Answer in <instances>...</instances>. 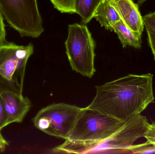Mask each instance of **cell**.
<instances>
[{"label":"cell","instance_id":"4","mask_svg":"<svg viewBox=\"0 0 155 154\" xmlns=\"http://www.w3.org/2000/svg\"><path fill=\"white\" fill-rule=\"evenodd\" d=\"M64 44L72 69L91 78L96 72L95 42L87 26L76 23L69 25Z\"/></svg>","mask_w":155,"mask_h":154},{"label":"cell","instance_id":"8","mask_svg":"<svg viewBox=\"0 0 155 154\" xmlns=\"http://www.w3.org/2000/svg\"><path fill=\"white\" fill-rule=\"evenodd\" d=\"M6 116V126L12 123H21L30 111L31 103L22 94L10 91L0 93Z\"/></svg>","mask_w":155,"mask_h":154},{"label":"cell","instance_id":"2","mask_svg":"<svg viewBox=\"0 0 155 154\" xmlns=\"http://www.w3.org/2000/svg\"><path fill=\"white\" fill-rule=\"evenodd\" d=\"M125 122L87 107L81 108L68 138L53 151L58 153H93Z\"/></svg>","mask_w":155,"mask_h":154},{"label":"cell","instance_id":"17","mask_svg":"<svg viewBox=\"0 0 155 154\" xmlns=\"http://www.w3.org/2000/svg\"><path fill=\"white\" fill-rule=\"evenodd\" d=\"M6 116L4 108L2 101L0 97V135H2L1 131L6 127ZM2 137V136H0Z\"/></svg>","mask_w":155,"mask_h":154},{"label":"cell","instance_id":"11","mask_svg":"<svg viewBox=\"0 0 155 154\" xmlns=\"http://www.w3.org/2000/svg\"><path fill=\"white\" fill-rule=\"evenodd\" d=\"M113 30L117 34L123 48L127 46L140 49L142 47L141 36L129 29L122 20L116 23L113 26Z\"/></svg>","mask_w":155,"mask_h":154},{"label":"cell","instance_id":"10","mask_svg":"<svg viewBox=\"0 0 155 154\" xmlns=\"http://www.w3.org/2000/svg\"><path fill=\"white\" fill-rule=\"evenodd\" d=\"M94 18L99 22L102 27H104L106 30H110L111 31H113L114 24L121 20L110 0H103L95 12Z\"/></svg>","mask_w":155,"mask_h":154},{"label":"cell","instance_id":"12","mask_svg":"<svg viewBox=\"0 0 155 154\" xmlns=\"http://www.w3.org/2000/svg\"><path fill=\"white\" fill-rule=\"evenodd\" d=\"M103 0H74L76 13L80 15L82 24L85 25L94 18L95 12Z\"/></svg>","mask_w":155,"mask_h":154},{"label":"cell","instance_id":"14","mask_svg":"<svg viewBox=\"0 0 155 154\" xmlns=\"http://www.w3.org/2000/svg\"><path fill=\"white\" fill-rule=\"evenodd\" d=\"M54 7L62 13H76L74 0H50Z\"/></svg>","mask_w":155,"mask_h":154},{"label":"cell","instance_id":"5","mask_svg":"<svg viewBox=\"0 0 155 154\" xmlns=\"http://www.w3.org/2000/svg\"><path fill=\"white\" fill-rule=\"evenodd\" d=\"M0 12L22 37L37 38L43 32L37 0H0Z\"/></svg>","mask_w":155,"mask_h":154},{"label":"cell","instance_id":"7","mask_svg":"<svg viewBox=\"0 0 155 154\" xmlns=\"http://www.w3.org/2000/svg\"><path fill=\"white\" fill-rule=\"evenodd\" d=\"M149 124L146 117L141 114L133 116L114 134L101 143L93 152L128 153L127 148L143 137Z\"/></svg>","mask_w":155,"mask_h":154},{"label":"cell","instance_id":"16","mask_svg":"<svg viewBox=\"0 0 155 154\" xmlns=\"http://www.w3.org/2000/svg\"><path fill=\"white\" fill-rule=\"evenodd\" d=\"M143 137L147 140V142L155 146V123L149 124L146 131L144 134Z\"/></svg>","mask_w":155,"mask_h":154},{"label":"cell","instance_id":"18","mask_svg":"<svg viewBox=\"0 0 155 154\" xmlns=\"http://www.w3.org/2000/svg\"><path fill=\"white\" fill-rule=\"evenodd\" d=\"M3 20V17L0 12V46L6 42L5 39V31Z\"/></svg>","mask_w":155,"mask_h":154},{"label":"cell","instance_id":"3","mask_svg":"<svg viewBox=\"0 0 155 154\" xmlns=\"http://www.w3.org/2000/svg\"><path fill=\"white\" fill-rule=\"evenodd\" d=\"M33 52L32 43L19 46L6 42L0 46V93L22 94L26 64Z\"/></svg>","mask_w":155,"mask_h":154},{"label":"cell","instance_id":"13","mask_svg":"<svg viewBox=\"0 0 155 154\" xmlns=\"http://www.w3.org/2000/svg\"><path fill=\"white\" fill-rule=\"evenodd\" d=\"M147 35V42L155 61V11L143 16Z\"/></svg>","mask_w":155,"mask_h":154},{"label":"cell","instance_id":"15","mask_svg":"<svg viewBox=\"0 0 155 154\" xmlns=\"http://www.w3.org/2000/svg\"><path fill=\"white\" fill-rule=\"evenodd\" d=\"M128 153H155V146L147 141L144 143L133 145L127 149Z\"/></svg>","mask_w":155,"mask_h":154},{"label":"cell","instance_id":"19","mask_svg":"<svg viewBox=\"0 0 155 154\" xmlns=\"http://www.w3.org/2000/svg\"><path fill=\"white\" fill-rule=\"evenodd\" d=\"M9 145V143L3 137H0V152H3L5 151L6 146Z\"/></svg>","mask_w":155,"mask_h":154},{"label":"cell","instance_id":"6","mask_svg":"<svg viewBox=\"0 0 155 154\" xmlns=\"http://www.w3.org/2000/svg\"><path fill=\"white\" fill-rule=\"evenodd\" d=\"M81 108L66 103H56L43 108L33 118L37 129L51 136L67 139Z\"/></svg>","mask_w":155,"mask_h":154},{"label":"cell","instance_id":"20","mask_svg":"<svg viewBox=\"0 0 155 154\" xmlns=\"http://www.w3.org/2000/svg\"><path fill=\"white\" fill-rule=\"evenodd\" d=\"M147 0H137V4L139 6L142 5Z\"/></svg>","mask_w":155,"mask_h":154},{"label":"cell","instance_id":"1","mask_svg":"<svg viewBox=\"0 0 155 154\" xmlns=\"http://www.w3.org/2000/svg\"><path fill=\"white\" fill-rule=\"evenodd\" d=\"M153 78L150 73L128 74L96 86L95 96L87 107L125 122L154 103Z\"/></svg>","mask_w":155,"mask_h":154},{"label":"cell","instance_id":"9","mask_svg":"<svg viewBox=\"0 0 155 154\" xmlns=\"http://www.w3.org/2000/svg\"><path fill=\"white\" fill-rule=\"evenodd\" d=\"M110 2L123 23L131 30L142 36L144 24L137 3L133 0H110Z\"/></svg>","mask_w":155,"mask_h":154}]
</instances>
